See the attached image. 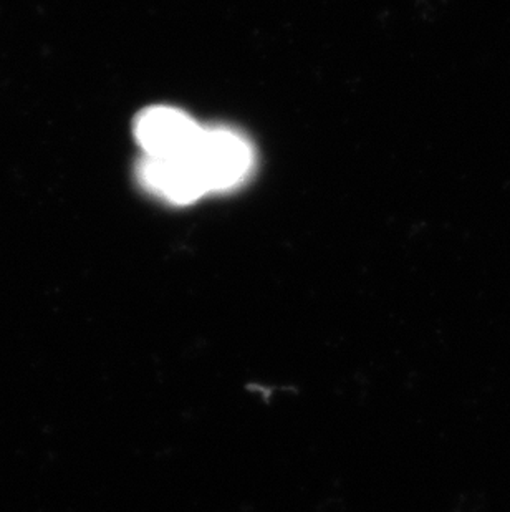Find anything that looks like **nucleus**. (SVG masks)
<instances>
[{
    "mask_svg": "<svg viewBox=\"0 0 510 512\" xmlns=\"http://www.w3.org/2000/svg\"><path fill=\"white\" fill-rule=\"evenodd\" d=\"M191 158L209 193L236 188L254 168L251 143L229 128H204Z\"/></svg>",
    "mask_w": 510,
    "mask_h": 512,
    "instance_id": "1",
    "label": "nucleus"
},
{
    "mask_svg": "<svg viewBox=\"0 0 510 512\" xmlns=\"http://www.w3.org/2000/svg\"><path fill=\"white\" fill-rule=\"evenodd\" d=\"M204 126L173 107L146 108L135 120L136 141L151 158L191 156Z\"/></svg>",
    "mask_w": 510,
    "mask_h": 512,
    "instance_id": "2",
    "label": "nucleus"
},
{
    "mask_svg": "<svg viewBox=\"0 0 510 512\" xmlns=\"http://www.w3.org/2000/svg\"><path fill=\"white\" fill-rule=\"evenodd\" d=\"M138 178L146 189L169 203L189 204L203 198L207 191L203 176L191 156L151 158L138 165Z\"/></svg>",
    "mask_w": 510,
    "mask_h": 512,
    "instance_id": "3",
    "label": "nucleus"
}]
</instances>
